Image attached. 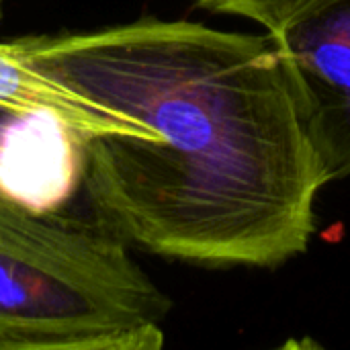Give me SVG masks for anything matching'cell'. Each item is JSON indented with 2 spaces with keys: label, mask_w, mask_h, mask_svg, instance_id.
Listing matches in <instances>:
<instances>
[{
  "label": "cell",
  "mask_w": 350,
  "mask_h": 350,
  "mask_svg": "<svg viewBox=\"0 0 350 350\" xmlns=\"http://www.w3.org/2000/svg\"><path fill=\"white\" fill-rule=\"evenodd\" d=\"M4 47L146 129L86 139V193L129 244L258 269L308 250L326 180L269 33L148 16Z\"/></svg>",
  "instance_id": "cell-1"
},
{
  "label": "cell",
  "mask_w": 350,
  "mask_h": 350,
  "mask_svg": "<svg viewBox=\"0 0 350 350\" xmlns=\"http://www.w3.org/2000/svg\"><path fill=\"white\" fill-rule=\"evenodd\" d=\"M168 312L103 215L0 226V350H160Z\"/></svg>",
  "instance_id": "cell-2"
},
{
  "label": "cell",
  "mask_w": 350,
  "mask_h": 350,
  "mask_svg": "<svg viewBox=\"0 0 350 350\" xmlns=\"http://www.w3.org/2000/svg\"><path fill=\"white\" fill-rule=\"evenodd\" d=\"M326 185L350 176V0H304L269 33Z\"/></svg>",
  "instance_id": "cell-3"
},
{
  "label": "cell",
  "mask_w": 350,
  "mask_h": 350,
  "mask_svg": "<svg viewBox=\"0 0 350 350\" xmlns=\"http://www.w3.org/2000/svg\"><path fill=\"white\" fill-rule=\"evenodd\" d=\"M86 139L49 113L0 105V226L100 215L86 193Z\"/></svg>",
  "instance_id": "cell-4"
},
{
  "label": "cell",
  "mask_w": 350,
  "mask_h": 350,
  "mask_svg": "<svg viewBox=\"0 0 350 350\" xmlns=\"http://www.w3.org/2000/svg\"><path fill=\"white\" fill-rule=\"evenodd\" d=\"M0 105L23 113H49L84 137H146V129L121 113L14 59L4 43H0Z\"/></svg>",
  "instance_id": "cell-5"
},
{
  "label": "cell",
  "mask_w": 350,
  "mask_h": 350,
  "mask_svg": "<svg viewBox=\"0 0 350 350\" xmlns=\"http://www.w3.org/2000/svg\"><path fill=\"white\" fill-rule=\"evenodd\" d=\"M301 2L304 0H199L197 6L213 14L250 18L262 25L267 33H273Z\"/></svg>",
  "instance_id": "cell-6"
},
{
  "label": "cell",
  "mask_w": 350,
  "mask_h": 350,
  "mask_svg": "<svg viewBox=\"0 0 350 350\" xmlns=\"http://www.w3.org/2000/svg\"><path fill=\"white\" fill-rule=\"evenodd\" d=\"M0 14H2V0H0Z\"/></svg>",
  "instance_id": "cell-7"
}]
</instances>
